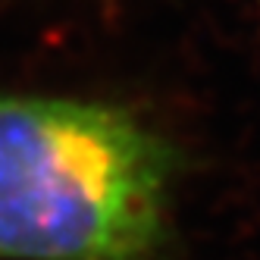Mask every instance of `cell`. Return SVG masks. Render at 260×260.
<instances>
[{"label": "cell", "mask_w": 260, "mask_h": 260, "mask_svg": "<svg viewBox=\"0 0 260 260\" xmlns=\"http://www.w3.org/2000/svg\"><path fill=\"white\" fill-rule=\"evenodd\" d=\"M179 154L128 107L0 94V260H163Z\"/></svg>", "instance_id": "obj_1"}]
</instances>
